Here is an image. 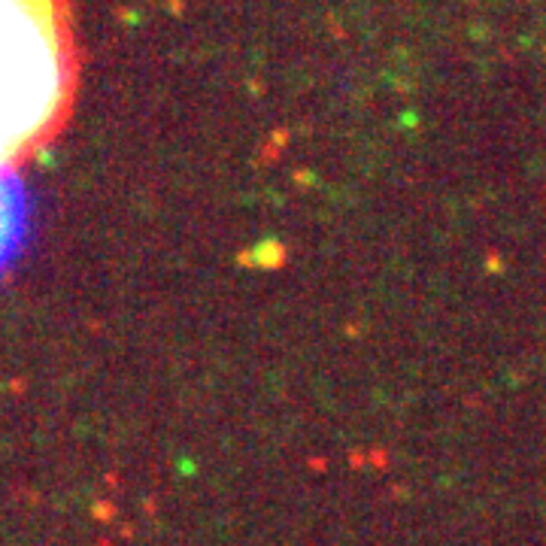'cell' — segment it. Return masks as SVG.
Returning <instances> with one entry per match:
<instances>
[{"mask_svg":"<svg viewBox=\"0 0 546 546\" xmlns=\"http://www.w3.org/2000/svg\"><path fill=\"white\" fill-rule=\"evenodd\" d=\"M76 88L73 0H0V173L61 134Z\"/></svg>","mask_w":546,"mask_h":546,"instance_id":"cell-1","label":"cell"}]
</instances>
